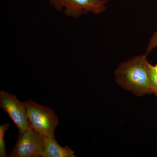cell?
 <instances>
[{
	"mask_svg": "<svg viewBox=\"0 0 157 157\" xmlns=\"http://www.w3.org/2000/svg\"><path fill=\"white\" fill-rule=\"evenodd\" d=\"M30 125L44 138L55 137L59 119L52 109L33 101L24 102Z\"/></svg>",
	"mask_w": 157,
	"mask_h": 157,
	"instance_id": "2",
	"label": "cell"
},
{
	"mask_svg": "<svg viewBox=\"0 0 157 157\" xmlns=\"http://www.w3.org/2000/svg\"><path fill=\"white\" fill-rule=\"evenodd\" d=\"M10 123L4 124L0 126V157H6L7 154L6 151L5 137L6 131L10 128Z\"/></svg>",
	"mask_w": 157,
	"mask_h": 157,
	"instance_id": "7",
	"label": "cell"
},
{
	"mask_svg": "<svg viewBox=\"0 0 157 157\" xmlns=\"http://www.w3.org/2000/svg\"><path fill=\"white\" fill-rule=\"evenodd\" d=\"M74 152L68 146L62 147L55 137L45 138V147L42 157H75Z\"/></svg>",
	"mask_w": 157,
	"mask_h": 157,
	"instance_id": "6",
	"label": "cell"
},
{
	"mask_svg": "<svg viewBox=\"0 0 157 157\" xmlns=\"http://www.w3.org/2000/svg\"></svg>",
	"mask_w": 157,
	"mask_h": 157,
	"instance_id": "11",
	"label": "cell"
},
{
	"mask_svg": "<svg viewBox=\"0 0 157 157\" xmlns=\"http://www.w3.org/2000/svg\"><path fill=\"white\" fill-rule=\"evenodd\" d=\"M149 64L146 54L123 62L115 71L117 83L137 97L152 94L149 74Z\"/></svg>",
	"mask_w": 157,
	"mask_h": 157,
	"instance_id": "1",
	"label": "cell"
},
{
	"mask_svg": "<svg viewBox=\"0 0 157 157\" xmlns=\"http://www.w3.org/2000/svg\"><path fill=\"white\" fill-rule=\"evenodd\" d=\"M45 147V138L30 126L19 135L11 157H42Z\"/></svg>",
	"mask_w": 157,
	"mask_h": 157,
	"instance_id": "3",
	"label": "cell"
},
{
	"mask_svg": "<svg viewBox=\"0 0 157 157\" xmlns=\"http://www.w3.org/2000/svg\"><path fill=\"white\" fill-rule=\"evenodd\" d=\"M157 47V31L151 38L147 47L146 54L147 55L154 48Z\"/></svg>",
	"mask_w": 157,
	"mask_h": 157,
	"instance_id": "9",
	"label": "cell"
},
{
	"mask_svg": "<svg viewBox=\"0 0 157 157\" xmlns=\"http://www.w3.org/2000/svg\"><path fill=\"white\" fill-rule=\"evenodd\" d=\"M0 107L16 125L19 135L24 133L30 126L24 103L19 101L16 96L5 91H1Z\"/></svg>",
	"mask_w": 157,
	"mask_h": 157,
	"instance_id": "5",
	"label": "cell"
},
{
	"mask_svg": "<svg viewBox=\"0 0 157 157\" xmlns=\"http://www.w3.org/2000/svg\"><path fill=\"white\" fill-rule=\"evenodd\" d=\"M155 70L156 71V72L157 73V65H156V66H154Z\"/></svg>",
	"mask_w": 157,
	"mask_h": 157,
	"instance_id": "10",
	"label": "cell"
},
{
	"mask_svg": "<svg viewBox=\"0 0 157 157\" xmlns=\"http://www.w3.org/2000/svg\"><path fill=\"white\" fill-rule=\"evenodd\" d=\"M149 74L152 93L157 96V73L154 66L149 65Z\"/></svg>",
	"mask_w": 157,
	"mask_h": 157,
	"instance_id": "8",
	"label": "cell"
},
{
	"mask_svg": "<svg viewBox=\"0 0 157 157\" xmlns=\"http://www.w3.org/2000/svg\"><path fill=\"white\" fill-rule=\"evenodd\" d=\"M57 10H64L68 16L78 17L83 14H98L106 9L108 0H50Z\"/></svg>",
	"mask_w": 157,
	"mask_h": 157,
	"instance_id": "4",
	"label": "cell"
}]
</instances>
